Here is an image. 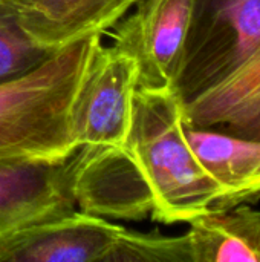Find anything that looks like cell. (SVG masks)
I'll use <instances>...</instances> for the list:
<instances>
[{"label": "cell", "mask_w": 260, "mask_h": 262, "mask_svg": "<svg viewBox=\"0 0 260 262\" xmlns=\"http://www.w3.org/2000/svg\"><path fill=\"white\" fill-rule=\"evenodd\" d=\"M124 149L150 190L153 221L190 223L213 209L219 186L187 140L184 103L173 89H136Z\"/></svg>", "instance_id": "obj_1"}, {"label": "cell", "mask_w": 260, "mask_h": 262, "mask_svg": "<svg viewBox=\"0 0 260 262\" xmlns=\"http://www.w3.org/2000/svg\"><path fill=\"white\" fill-rule=\"evenodd\" d=\"M97 37L70 43L31 72L0 83V164L63 161L74 154L69 107Z\"/></svg>", "instance_id": "obj_2"}, {"label": "cell", "mask_w": 260, "mask_h": 262, "mask_svg": "<svg viewBox=\"0 0 260 262\" xmlns=\"http://www.w3.org/2000/svg\"><path fill=\"white\" fill-rule=\"evenodd\" d=\"M260 48V0H193L175 92L185 104L242 68Z\"/></svg>", "instance_id": "obj_3"}, {"label": "cell", "mask_w": 260, "mask_h": 262, "mask_svg": "<svg viewBox=\"0 0 260 262\" xmlns=\"http://www.w3.org/2000/svg\"><path fill=\"white\" fill-rule=\"evenodd\" d=\"M138 64L116 45L97 37L69 107V127L77 147H123L130 130Z\"/></svg>", "instance_id": "obj_4"}, {"label": "cell", "mask_w": 260, "mask_h": 262, "mask_svg": "<svg viewBox=\"0 0 260 262\" xmlns=\"http://www.w3.org/2000/svg\"><path fill=\"white\" fill-rule=\"evenodd\" d=\"M66 177L80 212L126 221H143L152 215L150 190L124 146L77 147L66 160Z\"/></svg>", "instance_id": "obj_5"}, {"label": "cell", "mask_w": 260, "mask_h": 262, "mask_svg": "<svg viewBox=\"0 0 260 262\" xmlns=\"http://www.w3.org/2000/svg\"><path fill=\"white\" fill-rule=\"evenodd\" d=\"M193 0H136L112 28L113 45L138 64L139 89H173L178 78Z\"/></svg>", "instance_id": "obj_6"}, {"label": "cell", "mask_w": 260, "mask_h": 262, "mask_svg": "<svg viewBox=\"0 0 260 262\" xmlns=\"http://www.w3.org/2000/svg\"><path fill=\"white\" fill-rule=\"evenodd\" d=\"M123 229L77 209L2 235L0 262H106Z\"/></svg>", "instance_id": "obj_7"}, {"label": "cell", "mask_w": 260, "mask_h": 262, "mask_svg": "<svg viewBox=\"0 0 260 262\" xmlns=\"http://www.w3.org/2000/svg\"><path fill=\"white\" fill-rule=\"evenodd\" d=\"M66 160L0 164V236L77 210L67 189Z\"/></svg>", "instance_id": "obj_8"}, {"label": "cell", "mask_w": 260, "mask_h": 262, "mask_svg": "<svg viewBox=\"0 0 260 262\" xmlns=\"http://www.w3.org/2000/svg\"><path fill=\"white\" fill-rule=\"evenodd\" d=\"M28 34L58 51L112 29L136 0H9Z\"/></svg>", "instance_id": "obj_9"}, {"label": "cell", "mask_w": 260, "mask_h": 262, "mask_svg": "<svg viewBox=\"0 0 260 262\" xmlns=\"http://www.w3.org/2000/svg\"><path fill=\"white\" fill-rule=\"evenodd\" d=\"M187 140L219 186L213 209L254 204L260 200V140H247L185 123Z\"/></svg>", "instance_id": "obj_10"}, {"label": "cell", "mask_w": 260, "mask_h": 262, "mask_svg": "<svg viewBox=\"0 0 260 262\" xmlns=\"http://www.w3.org/2000/svg\"><path fill=\"white\" fill-rule=\"evenodd\" d=\"M185 123L260 140V48L222 83L184 104Z\"/></svg>", "instance_id": "obj_11"}, {"label": "cell", "mask_w": 260, "mask_h": 262, "mask_svg": "<svg viewBox=\"0 0 260 262\" xmlns=\"http://www.w3.org/2000/svg\"><path fill=\"white\" fill-rule=\"evenodd\" d=\"M188 224L193 262H260V210L251 204L210 209Z\"/></svg>", "instance_id": "obj_12"}, {"label": "cell", "mask_w": 260, "mask_h": 262, "mask_svg": "<svg viewBox=\"0 0 260 262\" xmlns=\"http://www.w3.org/2000/svg\"><path fill=\"white\" fill-rule=\"evenodd\" d=\"M54 52L28 34L9 0H0V83L31 72Z\"/></svg>", "instance_id": "obj_13"}, {"label": "cell", "mask_w": 260, "mask_h": 262, "mask_svg": "<svg viewBox=\"0 0 260 262\" xmlns=\"http://www.w3.org/2000/svg\"><path fill=\"white\" fill-rule=\"evenodd\" d=\"M106 262H193V258L187 233L167 236L123 229Z\"/></svg>", "instance_id": "obj_14"}]
</instances>
